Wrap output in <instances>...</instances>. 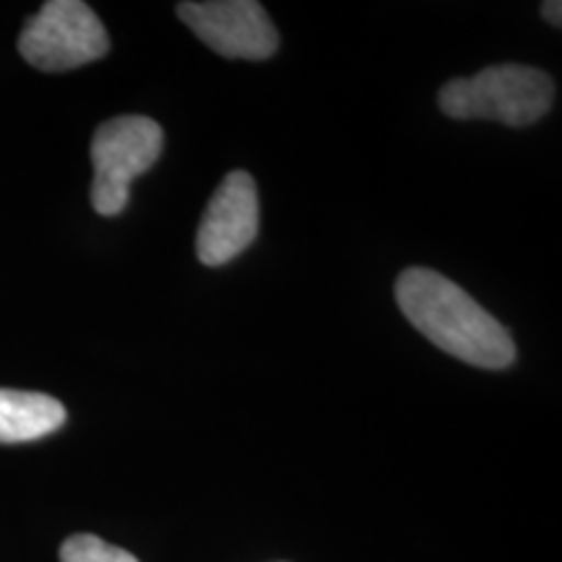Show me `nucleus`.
I'll return each mask as SVG.
<instances>
[{"instance_id": "6", "label": "nucleus", "mask_w": 562, "mask_h": 562, "mask_svg": "<svg viewBox=\"0 0 562 562\" xmlns=\"http://www.w3.org/2000/svg\"><path fill=\"white\" fill-rule=\"evenodd\" d=\"M261 206L258 188L250 172L235 170L222 180L211 195L195 235V252L203 266H224L250 248L258 237Z\"/></svg>"}, {"instance_id": "4", "label": "nucleus", "mask_w": 562, "mask_h": 562, "mask_svg": "<svg viewBox=\"0 0 562 562\" xmlns=\"http://www.w3.org/2000/svg\"><path fill=\"white\" fill-rule=\"evenodd\" d=\"M19 53L37 70L63 74L102 60L110 53V37L100 16L87 3L50 0L26 19Z\"/></svg>"}, {"instance_id": "1", "label": "nucleus", "mask_w": 562, "mask_h": 562, "mask_svg": "<svg viewBox=\"0 0 562 562\" xmlns=\"http://www.w3.org/2000/svg\"><path fill=\"white\" fill-rule=\"evenodd\" d=\"M396 302L417 331L456 360L482 370L516 362V344L459 284L432 269H406L396 281Z\"/></svg>"}, {"instance_id": "3", "label": "nucleus", "mask_w": 562, "mask_h": 562, "mask_svg": "<svg viewBox=\"0 0 562 562\" xmlns=\"http://www.w3.org/2000/svg\"><path fill=\"white\" fill-rule=\"evenodd\" d=\"M165 131L144 115H121L102 123L91 138V206L102 216L123 214L131 199V182L157 165Z\"/></svg>"}, {"instance_id": "9", "label": "nucleus", "mask_w": 562, "mask_h": 562, "mask_svg": "<svg viewBox=\"0 0 562 562\" xmlns=\"http://www.w3.org/2000/svg\"><path fill=\"white\" fill-rule=\"evenodd\" d=\"M560 11H562V3H558V0H547V3L542 5V16L554 26L562 24V13Z\"/></svg>"}, {"instance_id": "7", "label": "nucleus", "mask_w": 562, "mask_h": 562, "mask_svg": "<svg viewBox=\"0 0 562 562\" xmlns=\"http://www.w3.org/2000/svg\"><path fill=\"white\" fill-rule=\"evenodd\" d=\"M66 406L47 393L0 389V442H32L60 430Z\"/></svg>"}, {"instance_id": "5", "label": "nucleus", "mask_w": 562, "mask_h": 562, "mask_svg": "<svg viewBox=\"0 0 562 562\" xmlns=\"http://www.w3.org/2000/svg\"><path fill=\"white\" fill-rule=\"evenodd\" d=\"M178 16L222 58L266 60L279 47L277 26L256 0L180 3Z\"/></svg>"}, {"instance_id": "2", "label": "nucleus", "mask_w": 562, "mask_h": 562, "mask_svg": "<svg viewBox=\"0 0 562 562\" xmlns=\"http://www.w3.org/2000/svg\"><path fill=\"white\" fill-rule=\"evenodd\" d=\"M554 81L544 70L518 63L484 68L440 89L438 104L453 121H492L524 128L550 112Z\"/></svg>"}, {"instance_id": "8", "label": "nucleus", "mask_w": 562, "mask_h": 562, "mask_svg": "<svg viewBox=\"0 0 562 562\" xmlns=\"http://www.w3.org/2000/svg\"><path fill=\"white\" fill-rule=\"evenodd\" d=\"M60 562H138L131 552L108 544L94 533H76L63 542Z\"/></svg>"}]
</instances>
